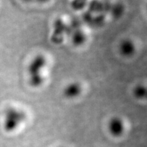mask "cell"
<instances>
[{
	"mask_svg": "<svg viewBox=\"0 0 147 147\" xmlns=\"http://www.w3.org/2000/svg\"><path fill=\"white\" fill-rule=\"evenodd\" d=\"M47 64V59L45 55L38 54L31 59L28 66L30 85L34 88L42 86L44 82L42 71Z\"/></svg>",
	"mask_w": 147,
	"mask_h": 147,
	"instance_id": "cell-1",
	"label": "cell"
},
{
	"mask_svg": "<svg viewBox=\"0 0 147 147\" xmlns=\"http://www.w3.org/2000/svg\"><path fill=\"white\" fill-rule=\"evenodd\" d=\"M26 115L22 110L13 107L7 108L3 115V127L7 133L16 131L24 123Z\"/></svg>",
	"mask_w": 147,
	"mask_h": 147,
	"instance_id": "cell-2",
	"label": "cell"
},
{
	"mask_svg": "<svg viewBox=\"0 0 147 147\" xmlns=\"http://www.w3.org/2000/svg\"><path fill=\"white\" fill-rule=\"evenodd\" d=\"M108 128L112 136L119 137L123 134L125 127L123 121L120 118L113 117L109 121Z\"/></svg>",
	"mask_w": 147,
	"mask_h": 147,
	"instance_id": "cell-3",
	"label": "cell"
},
{
	"mask_svg": "<svg viewBox=\"0 0 147 147\" xmlns=\"http://www.w3.org/2000/svg\"><path fill=\"white\" fill-rule=\"evenodd\" d=\"M82 86L77 82L69 84L63 90V95L67 99H74L79 96L82 93Z\"/></svg>",
	"mask_w": 147,
	"mask_h": 147,
	"instance_id": "cell-4",
	"label": "cell"
},
{
	"mask_svg": "<svg viewBox=\"0 0 147 147\" xmlns=\"http://www.w3.org/2000/svg\"><path fill=\"white\" fill-rule=\"evenodd\" d=\"M67 25L61 19H57L55 22L54 28L55 32L53 34L52 40L55 43H59L61 42L63 38V33H66Z\"/></svg>",
	"mask_w": 147,
	"mask_h": 147,
	"instance_id": "cell-5",
	"label": "cell"
},
{
	"mask_svg": "<svg viewBox=\"0 0 147 147\" xmlns=\"http://www.w3.org/2000/svg\"><path fill=\"white\" fill-rule=\"evenodd\" d=\"M119 52L125 57H131L136 51V46L130 39L123 40L119 45Z\"/></svg>",
	"mask_w": 147,
	"mask_h": 147,
	"instance_id": "cell-6",
	"label": "cell"
},
{
	"mask_svg": "<svg viewBox=\"0 0 147 147\" xmlns=\"http://www.w3.org/2000/svg\"><path fill=\"white\" fill-rule=\"evenodd\" d=\"M86 36L80 30H78L73 32L72 34V40L73 44L76 45H80L85 42Z\"/></svg>",
	"mask_w": 147,
	"mask_h": 147,
	"instance_id": "cell-7",
	"label": "cell"
},
{
	"mask_svg": "<svg viewBox=\"0 0 147 147\" xmlns=\"http://www.w3.org/2000/svg\"><path fill=\"white\" fill-rule=\"evenodd\" d=\"M147 94V88L143 85H137L134 90H133V94L134 96L138 99H146Z\"/></svg>",
	"mask_w": 147,
	"mask_h": 147,
	"instance_id": "cell-8",
	"label": "cell"
},
{
	"mask_svg": "<svg viewBox=\"0 0 147 147\" xmlns=\"http://www.w3.org/2000/svg\"><path fill=\"white\" fill-rule=\"evenodd\" d=\"M124 11V7L120 3H117L112 6L111 8V12L112 16L115 18H119L120 17Z\"/></svg>",
	"mask_w": 147,
	"mask_h": 147,
	"instance_id": "cell-9",
	"label": "cell"
},
{
	"mask_svg": "<svg viewBox=\"0 0 147 147\" xmlns=\"http://www.w3.org/2000/svg\"><path fill=\"white\" fill-rule=\"evenodd\" d=\"M101 3L98 0H92L89 3V12H99L100 10Z\"/></svg>",
	"mask_w": 147,
	"mask_h": 147,
	"instance_id": "cell-10",
	"label": "cell"
},
{
	"mask_svg": "<svg viewBox=\"0 0 147 147\" xmlns=\"http://www.w3.org/2000/svg\"><path fill=\"white\" fill-rule=\"evenodd\" d=\"M86 3V0H73L72 6L76 10H80L85 6Z\"/></svg>",
	"mask_w": 147,
	"mask_h": 147,
	"instance_id": "cell-11",
	"label": "cell"
},
{
	"mask_svg": "<svg viewBox=\"0 0 147 147\" xmlns=\"http://www.w3.org/2000/svg\"><path fill=\"white\" fill-rule=\"evenodd\" d=\"M105 20V17L104 15H99L95 18H93L91 24L96 25V26H99L102 25Z\"/></svg>",
	"mask_w": 147,
	"mask_h": 147,
	"instance_id": "cell-12",
	"label": "cell"
},
{
	"mask_svg": "<svg viewBox=\"0 0 147 147\" xmlns=\"http://www.w3.org/2000/svg\"><path fill=\"white\" fill-rule=\"evenodd\" d=\"M93 19V18L92 17L91 13L89 11L87 12H85L84 14V16H83V20H84V21L85 22L87 23V24H91Z\"/></svg>",
	"mask_w": 147,
	"mask_h": 147,
	"instance_id": "cell-13",
	"label": "cell"
},
{
	"mask_svg": "<svg viewBox=\"0 0 147 147\" xmlns=\"http://www.w3.org/2000/svg\"><path fill=\"white\" fill-rule=\"evenodd\" d=\"M50 1V0H34V1H36L37 3H39L40 4L46 3Z\"/></svg>",
	"mask_w": 147,
	"mask_h": 147,
	"instance_id": "cell-14",
	"label": "cell"
},
{
	"mask_svg": "<svg viewBox=\"0 0 147 147\" xmlns=\"http://www.w3.org/2000/svg\"><path fill=\"white\" fill-rule=\"evenodd\" d=\"M22 1L25 3H31V2L34 1V0H22Z\"/></svg>",
	"mask_w": 147,
	"mask_h": 147,
	"instance_id": "cell-15",
	"label": "cell"
},
{
	"mask_svg": "<svg viewBox=\"0 0 147 147\" xmlns=\"http://www.w3.org/2000/svg\"><path fill=\"white\" fill-rule=\"evenodd\" d=\"M146 99H147V94H146Z\"/></svg>",
	"mask_w": 147,
	"mask_h": 147,
	"instance_id": "cell-16",
	"label": "cell"
}]
</instances>
